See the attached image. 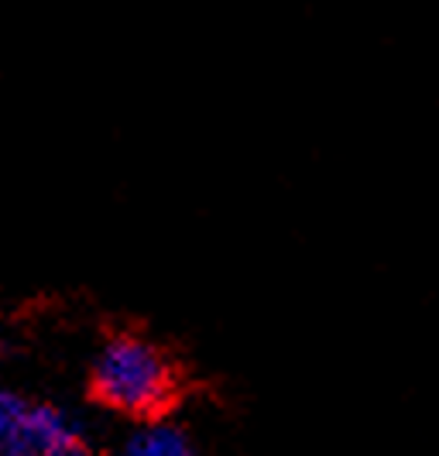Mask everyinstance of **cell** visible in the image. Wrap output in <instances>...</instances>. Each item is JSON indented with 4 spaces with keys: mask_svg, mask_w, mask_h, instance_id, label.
I'll return each instance as SVG.
<instances>
[{
    "mask_svg": "<svg viewBox=\"0 0 439 456\" xmlns=\"http://www.w3.org/2000/svg\"><path fill=\"white\" fill-rule=\"evenodd\" d=\"M90 391L110 411L151 422L165 419L179 398V370L155 340L120 330L100 343L93 357Z\"/></svg>",
    "mask_w": 439,
    "mask_h": 456,
    "instance_id": "1",
    "label": "cell"
},
{
    "mask_svg": "<svg viewBox=\"0 0 439 456\" xmlns=\"http://www.w3.org/2000/svg\"><path fill=\"white\" fill-rule=\"evenodd\" d=\"M0 456H90V443L66 409L0 385Z\"/></svg>",
    "mask_w": 439,
    "mask_h": 456,
    "instance_id": "2",
    "label": "cell"
},
{
    "mask_svg": "<svg viewBox=\"0 0 439 456\" xmlns=\"http://www.w3.org/2000/svg\"><path fill=\"white\" fill-rule=\"evenodd\" d=\"M120 456H199L192 436L183 426L168 422V419H151L141 422V429L127 436Z\"/></svg>",
    "mask_w": 439,
    "mask_h": 456,
    "instance_id": "3",
    "label": "cell"
}]
</instances>
